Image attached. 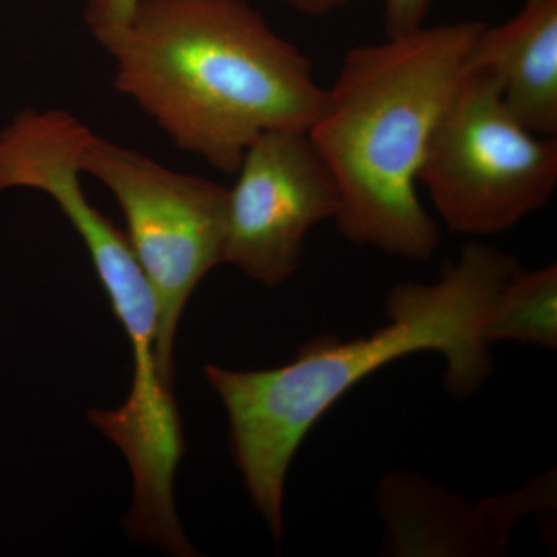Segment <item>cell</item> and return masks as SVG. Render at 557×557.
<instances>
[{"instance_id":"30bf717a","label":"cell","mask_w":557,"mask_h":557,"mask_svg":"<svg viewBox=\"0 0 557 557\" xmlns=\"http://www.w3.org/2000/svg\"><path fill=\"white\" fill-rule=\"evenodd\" d=\"M141 0H83V17L91 35L120 27L131 20Z\"/></svg>"},{"instance_id":"7c38bea8","label":"cell","mask_w":557,"mask_h":557,"mask_svg":"<svg viewBox=\"0 0 557 557\" xmlns=\"http://www.w3.org/2000/svg\"><path fill=\"white\" fill-rule=\"evenodd\" d=\"M285 2L307 16L321 17L343 9L350 0H285Z\"/></svg>"},{"instance_id":"7a4b0ae2","label":"cell","mask_w":557,"mask_h":557,"mask_svg":"<svg viewBox=\"0 0 557 557\" xmlns=\"http://www.w3.org/2000/svg\"><path fill=\"white\" fill-rule=\"evenodd\" d=\"M94 38L116 91L223 174H236L260 135L309 132L324 110L309 58L247 0H141Z\"/></svg>"},{"instance_id":"3957f363","label":"cell","mask_w":557,"mask_h":557,"mask_svg":"<svg viewBox=\"0 0 557 557\" xmlns=\"http://www.w3.org/2000/svg\"><path fill=\"white\" fill-rule=\"evenodd\" d=\"M485 25L424 24L348 51L309 134L338 189L333 220L351 244L413 262L434 258L440 231L418 177Z\"/></svg>"},{"instance_id":"8fae6325","label":"cell","mask_w":557,"mask_h":557,"mask_svg":"<svg viewBox=\"0 0 557 557\" xmlns=\"http://www.w3.org/2000/svg\"><path fill=\"white\" fill-rule=\"evenodd\" d=\"M434 0H384V21L388 36L423 27Z\"/></svg>"},{"instance_id":"ba28073f","label":"cell","mask_w":557,"mask_h":557,"mask_svg":"<svg viewBox=\"0 0 557 557\" xmlns=\"http://www.w3.org/2000/svg\"><path fill=\"white\" fill-rule=\"evenodd\" d=\"M472 70L496 84L507 108L528 129L557 132V0H525L515 17L483 28Z\"/></svg>"},{"instance_id":"9c48e42d","label":"cell","mask_w":557,"mask_h":557,"mask_svg":"<svg viewBox=\"0 0 557 557\" xmlns=\"http://www.w3.org/2000/svg\"><path fill=\"white\" fill-rule=\"evenodd\" d=\"M487 347L500 341L557 346V267L516 269L498 289L482 325Z\"/></svg>"},{"instance_id":"52a82bcc","label":"cell","mask_w":557,"mask_h":557,"mask_svg":"<svg viewBox=\"0 0 557 557\" xmlns=\"http://www.w3.org/2000/svg\"><path fill=\"white\" fill-rule=\"evenodd\" d=\"M555 479L469 504L413 475H392L380 487L386 548L399 556L502 555L516 522L534 509L552 508Z\"/></svg>"},{"instance_id":"6da1fadb","label":"cell","mask_w":557,"mask_h":557,"mask_svg":"<svg viewBox=\"0 0 557 557\" xmlns=\"http://www.w3.org/2000/svg\"><path fill=\"white\" fill-rule=\"evenodd\" d=\"M516 269L511 256L471 242L435 284L395 285L387 296V324L372 335L321 336L276 369L205 368L228 416L234 460L276 541L284 531L293 458L322 416L362 380L395 359L435 351L446 359V386L454 395L468 397L482 386L491 372L483 321Z\"/></svg>"},{"instance_id":"277c9868","label":"cell","mask_w":557,"mask_h":557,"mask_svg":"<svg viewBox=\"0 0 557 557\" xmlns=\"http://www.w3.org/2000/svg\"><path fill=\"white\" fill-rule=\"evenodd\" d=\"M81 171L119 201L126 237L159 309L157 359L174 387V343L194 289L223 263L228 188L164 166L145 153L91 132L81 150Z\"/></svg>"},{"instance_id":"8992f818","label":"cell","mask_w":557,"mask_h":557,"mask_svg":"<svg viewBox=\"0 0 557 557\" xmlns=\"http://www.w3.org/2000/svg\"><path fill=\"white\" fill-rule=\"evenodd\" d=\"M234 175L223 263L265 287H277L299 269L310 231L335 219V180L306 131L260 135Z\"/></svg>"},{"instance_id":"5b68a950","label":"cell","mask_w":557,"mask_h":557,"mask_svg":"<svg viewBox=\"0 0 557 557\" xmlns=\"http://www.w3.org/2000/svg\"><path fill=\"white\" fill-rule=\"evenodd\" d=\"M418 183L454 233H504L552 199L556 137L528 129L496 84L471 70L432 135Z\"/></svg>"}]
</instances>
